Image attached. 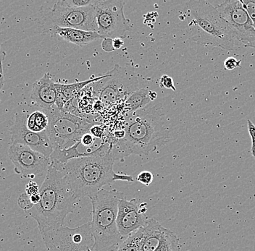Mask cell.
<instances>
[{
  "label": "cell",
  "instance_id": "cell-1",
  "mask_svg": "<svg viewBox=\"0 0 255 251\" xmlns=\"http://www.w3.org/2000/svg\"><path fill=\"white\" fill-rule=\"evenodd\" d=\"M112 143L105 141L98 152L91 157L73 159L66 163L50 162V165L63 172L78 199L97 194L105 185L116 181L133 182V177L119 174L113 170L116 160L112 154Z\"/></svg>",
  "mask_w": 255,
  "mask_h": 251
},
{
  "label": "cell",
  "instance_id": "cell-2",
  "mask_svg": "<svg viewBox=\"0 0 255 251\" xmlns=\"http://www.w3.org/2000/svg\"><path fill=\"white\" fill-rule=\"evenodd\" d=\"M124 130L125 137L116 141L112 147L116 161L130 155H148L165 145L169 138L162 112L155 106L130 112Z\"/></svg>",
  "mask_w": 255,
  "mask_h": 251
},
{
  "label": "cell",
  "instance_id": "cell-3",
  "mask_svg": "<svg viewBox=\"0 0 255 251\" xmlns=\"http://www.w3.org/2000/svg\"><path fill=\"white\" fill-rule=\"evenodd\" d=\"M39 193V202L26 213L37 222L40 233L64 226L65 218L74 211L79 200L63 172L49 165Z\"/></svg>",
  "mask_w": 255,
  "mask_h": 251
},
{
  "label": "cell",
  "instance_id": "cell-4",
  "mask_svg": "<svg viewBox=\"0 0 255 251\" xmlns=\"http://www.w3.org/2000/svg\"><path fill=\"white\" fill-rule=\"evenodd\" d=\"M124 197V193L116 190H101L90 198L93 208L91 225L95 240L92 251H114L125 240L117 226L119 203Z\"/></svg>",
  "mask_w": 255,
  "mask_h": 251
},
{
  "label": "cell",
  "instance_id": "cell-5",
  "mask_svg": "<svg viewBox=\"0 0 255 251\" xmlns=\"http://www.w3.org/2000/svg\"><path fill=\"white\" fill-rule=\"evenodd\" d=\"M189 12L191 16L189 25L198 29L199 44L207 48L234 49L237 40L235 33L211 3L205 0L191 1Z\"/></svg>",
  "mask_w": 255,
  "mask_h": 251
},
{
  "label": "cell",
  "instance_id": "cell-6",
  "mask_svg": "<svg viewBox=\"0 0 255 251\" xmlns=\"http://www.w3.org/2000/svg\"><path fill=\"white\" fill-rule=\"evenodd\" d=\"M49 119L46 132L54 151L68 149L79 142L86 133L96 125L84 117L60 110L55 105L43 109Z\"/></svg>",
  "mask_w": 255,
  "mask_h": 251
},
{
  "label": "cell",
  "instance_id": "cell-7",
  "mask_svg": "<svg viewBox=\"0 0 255 251\" xmlns=\"http://www.w3.org/2000/svg\"><path fill=\"white\" fill-rule=\"evenodd\" d=\"M106 74L105 79L93 84L94 96L105 105H111L122 98H127L138 89V79L127 68L117 64Z\"/></svg>",
  "mask_w": 255,
  "mask_h": 251
},
{
  "label": "cell",
  "instance_id": "cell-8",
  "mask_svg": "<svg viewBox=\"0 0 255 251\" xmlns=\"http://www.w3.org/2000/svg\"><path fill=\"white\" fill-rule=\"evenodd\" d=\"M47 251H92L95 240L91 222L81 226H65L41 233Z\"/></svg>",
  "mask_w": 255,
  "mask_h": 251
},
{
  "label": "cell",
  "instance_id": "cell-9",
  "mask_svg": "<svg viewBox=\"0 0 255 251\" xmlns=\"http://www.w3.org/2000/svg\"><path fill=\"white\" fill-rule=\"evenodd\" d=\"M124 5L123 0H100L96 5L97 33L103 39H121L130 31L131 24L124 15Z\"/></svg>",
  "mask_w": 255,
  "mask_h": 251
},
{
  "label": "cell",
  "instance_id": "cell-10",
  "mask_svg": "<svg viewBox=\"0 0 255 251\" xmlns=\"http://www.w3.org/2000/svg\"><path fill=\"white\" fill-rule=\"evenodd\" d=\"M49 19L53 26L97 32L96 5L74 8L66 5L63 0L58 1L51 9Z\"/></svg>",
  "mask_w": 255,
  "mask_h": 251
},
{
  "label": "cell",
  "instance_id": "cell-11",
  "mask_svg": "<svg viewBox=\"0 0 255 251\" xmlns=\"http://www.w3.org/2000/svg\"><path fill=\"white\" fill-rule=\"evenodd\" d=\"M216 9L235 33L237 40L246 47L255 49V30L253 21L240 0L223 1Z\"/></svg>",
  "mask_w": 255,
  "mask_h": 251
},
{
  "label": "cell",
  "instance_id": "cell-12",
  "mask_svg": "<svg viewBox=\"0 0 255 251\" xmlns=\"http://www.w3.org/2000/svg\"><path fill=\"white\" fill-rule=\"evenodd\" d=\"M16 174L33 179L47 174L50 160L43 154L21 144H11L7 152Z\"/></svg>",
  "mask_w": 255,
  "mask_h": 251
},
{
  "label": "cell",
  "instance_id": "cell-13",
  "mask_svg": "<svg viewBox=\"0 0 255 251\" xmlns=\"http://www.w3.org/2000/svg\"><path fill=\"white\" fill-rule=\"evenodd\" d=\"M27 117L26 114H16L15 122L9 129L12 144L28 146L47 158H50L54 149L47 132L45 130L41 133H34L28 130L26 126Z\"/></svg>",
  "mask_w": 255,
  "mask_h": 251
},
{
  "label": "cell",
  "instance_id": "cell-14",
  "mask_svg": "<svg viewBox=\"0 0 255 251\" xmlns=\"http://www.w3.org/2000/svg\"><path fill=\"white\" fill-rule=\"evenodd\" d=\"M149 219L140 213L136 200L128 201L124 197L119 203L117 226L120 234L126 239L131 233L142 228L147 224Z\"/></svg>",
  "mask_w": 255,
  "mask_h": 251
},
{
  "label": "cell",
  "instance_id": "cell-15",
  "mask_svg": "<svg viewBox=\"0 0 255 251\" xmlns=\"http://www.w3.org/2000/svg\"><path fill=\"white\" fill-rule=\"evenodd\" d=\"M31 98L43 109H50L55 105L57 90L50 73H45L41 79L33 84Z\"/></svg>",
  "mask_w": 255,
  "mask_h": 251
},
{
  "label": "cell",
  "instance_id": "cell-16",
  "mask_svg": "<svg viewBox=\"0 0 255 251\" xmlns=\"http://www.w3.org/2000/svg\"><path fill=\"white\" fill-rule=\"evenodd\" d=\"M105 143L103 138H98L93 146H85L81 144V141H79L69 149L54 151L49 160L50 162L65 164L73 159L91 157L97 153Z\"/></svg>",
  "mask_w": 255,
  "mask_h": 251
},
{
  "label": "cell",
  "instance_id": "cell-17",
  "mask_svg": "<svg viewBox=\"0 0 255 251\" xmlns=\"http://www.w3.org/2000/svg\"><path fill=\"white\" fill-rule=\"evenodd\" d=\"M107 74L102 75L95 79H89V80L82 81V82L74 83L72 84H61L55 83V88L57 90V100H56L55 106L60 110H63L65 106L69 101L75 98V96L81 91L86 85L90 84H94L105 79Z\"/></svg>",
  "mask_w": 255,
  "mask_h": 251
},
{
  "label": "cell",
  "instance_id": "cell-18",
  "mask_svg": "<svg viewBox=\"0 0 255 251\" xmlns=\"http://www.w3.org/2000/svg\"><path fill=\"white\" fill-rule=\"evenodd\" d=\"M52 33L79 47H84L91 42L103 39L98 33L94 31H84L76 28H60L58 26H53Z\"/></svg>",
  "mask_w": 255,
  "mask_h": 251
},
{
  "label": "cell",
  "instance_id": "cell-19",
  "mask_svg": "<svg viewBox=\"0 0 255 251\" xmlns=\"http://www.w3.org/2000/svg\"><path fill=\"white\" fill-rule=\"evenodd\" d=\"M166 228L155 219H149L143 227V238L140 251H156L163 239Z\"/></svg>",
  "mask_w": 255,
  "mask_h": 251
},
{
  "label": "cell",
  "instance_id": "cell-20",
  "mask_svg": "<svg viewBox=\"0 0 255 251\" xmlns=\"http://www.w3.org/2000/svg\"><path fill=\"white\" fill-rule=\"evenodd\" d=\"M150 90L141 88L133 91L126 100V104L130 112H134L148 106L151 100L149 97Z\"/></svg>",
  "mask_w": 255,
  "mask_h": 251
},
{
  "label": "cell",
  "instance_id": "cell-21",
  "mask_svg": "<svg viewBox=\"0 0 255 251\" xmlns=\"http://www.w3.org/2000/svg\"><path fill=\"white\" fill-rule=\"evenodd\" d=\"M49 119L47 114L41 111H36L28 115L26 126L28 129L34 133H41L47 130Z\"/></svg>",
  "mask_w": 255,
  "mask_h": 251
},
{
  "label": "cell",
  "instance_id": "cell-22",
  "mask_svg": "<svg viewBox=\"0 0 255 251\" xmlns=\"http://www.w3.org/2000/svg\"><path fill=\"white\" fill-rule=\"evenodd\" d=\"M143 238V227L131 233L120 245L117 251H140Z\"/></svg>",
  "mask_w": 255,
  "mask_h": 251
},
{
  "label": "cell",
  "instance_id": "cell-23",
  "mask_svg": "<svg viewBox=\"0 0 255 251\" xmlns=\"http://www.w3.org/2000/svg\"><path fill=\"white\" fill-rule=\"evenodd\" d=\"M156 251H181L179 239L177 235L166 229L163 239Z\"/></svg>",
  "mask_w": 255,
  "mask_h": 251
},
{
  "label": "cell",
  "instance_id": "cell-24",
  "mask_svg": "<svg viewBox=\"0 0 255 251\" xmlns=\"http://www.w3.org/2000/svg\"><path fill=\"white\" fill-rule=\"evenodd\" d=\"M68 7L74 8H84L89 6H95L100 2V0H63Z\"/></svg>",
  "mask_w": 255,
  "mask_h": 251
},
{
  "label": "cell",
  "instance_id": "cell-25",
  "mask_svg": "<svg viewBox=\"0 0 255 251\" xmlns=\"http://www.w3.org/2000/svg\"><path fill=\"white\" fill-rule=\"evenodd\" d=\"M240 1L247 12H248L255 30V0H240Z\"/></svg>",
  "mask_w": 255,
  "mask_h": 251
},
{
  "label": "cell",
  "instance_id": "cell-26",
  "mask_svg": "<svg viewBox=\"0 0 255 251\" xmlns=\"http://www.w3.org/2000/svg\"><path fill=\"white\" fill-rule=\"evenodd\" d=\"M17 203L18 206L23 209L24 211H29L30 209L33 207L34 205L32 203L30 197L28 196L26 193H23L19 196L18 199H17Z\"/></svg>",
  "mask_w": 255,
  "mask_h": 251
},
{
  "label": "cell",
  "instance_id": "cell-27",
  "mask_svg": "<svg viewBox=\"0 0 255 251\" xmlns=\"http://www.w3.org/2000/svg\"><path fill=\"white\" fill-rule=\"evenodd\" d=\"M154 176L152 173L149 171H143L140 172L137 176L136 179L138 182H141L146 186H149L152 182Z\"/></svg>",
  "mask_w": 255,
  "mask_h": 251
},
{
  "label": "cell",
  "instance_id": "cell-28",
  "mask_svg": "<svg viewBox=\"0 0 255 251\" xmlns=\"http://www.w3.org/2000/svg\"><path fill=\"white\" fill-rule=\"evenodd\" d=\"M159 85H160L161 88H168V89H172L174 91L176 90V88H175L173 79L170 76H167V75H164L160 78Z\"/></svg>",
  "mask_w": 255,
  "mask_h": 251
},
{
  "label": "cell",
  "instance_id": "cell-29",
  "mask_svg": "<svg viewBox=\"0 0 255 251\" xmlns=\"http://www.w3.org/2000/svg\"><path fill=\"white\" fill-rule=\"evenodd\" d=\"M242 60H237L235 57H229L224 61V68L227 71H232L241 66Z\"/></svg>",
  "mask_w": 255,
  "mask_h": 251
},
{
  "label": "cell",
  "instance_id": "cell-30",
  "mask_svg": "<svg viewBox=\"0 0 255 251\" xmlns=\"http://www.w3.org/2000/svg\"><path fill=\"white\" fill-rule=\"evenodd\" d=\"M247 125H248L249 133L252 138L251 153L255 159V125L250 119L247 120Z\"/></svg>",
  "mask_w": 255,
  "mask_h": 251
},
{
  "label": "cell",
  "instance_id": "cell-31",
  "mask_svg": "<svg viewBox=\"0 0 255 251\" xmlns=\"http://www.w3.org/2000/svg\"><path fill=\"white\" fill-rule=\"evenodd\" d=\"M97 139H98V138L94 137L90 133H89L84 135L80 141H81V144H82L83 145L85 146H92L95 144Z\"/></svg>",
  "mask_w": 255,
  "mask_h": 251
},
{
  "label": "cell",
  "instance_id": "cell-32",
  "mask_svg": "<svg viewBox=\"0 0 255 251\" xmlns=\"http://www.w3.org/2000/svg\"><path fill=\"white\" fill-rule=\"evenodd\" d=\"M25 191H26L25 192V193H26L28 196H31V195L39 193V188L36 182H33V181H30V182H28V185H26Z\"/></svg>",
  "mask_w": 255,
  "mask_h": 251
},
{
  "label": "cell",
  "instance_id": "cell-33",
  "mask_svg": "<svg viewBox=\"0 0 255 251\" xmlns=\"http://www.w3.org/2000/svg\"><path fill=\"white\" fill-rule=\"evenodd\" d=\"M6 53L0 51V90L2 88L4 84V73H3L2 63L5 58Z\"/></svg>",
  "mask_w": 255,
  "mask_h": 251
},
{
  "label": "cell",
  "instance_id": "cell-34",
  "mask_svg": "<svg viewBox=\"0 0 255 251\" xmlns=\"http://www.w3.org/2000/svg\"><path fill=\"white\" fill-rule=\"evenodd\" d=\"M102 48L106 52H113L115 50L114 47H113V39H109V38L103 39Z\"/></svg>",
  "mask_w": 255,
  "mask_h": 251
},
{
  "label": "cell",
  "instance_id": "cell-35",
  "mask_svg": "<svg viewBox=\"0 0 255 251\" xmlns=\"http://www.w3.org/2000/svg\"><path fill=\"white\" fill-rule=\"evenodd\" d=\"M90 133L95 138H103L104 129L99 125H95L90 130Z\"/></svg>",
  "mask_w": 255,
  "mask_h": 251
},
{
  "label": "cell",
  "instance_id": "cell-36",
  "mask_svg": "<svg viewBox=\"0 0 255 251\" xmlns=\"http://www.w3.org/2000/svg\"><path fill=\"white\" fill-rule=\"evenodd\" d=\"M124 44V41L121 38H116V39H113V47H114L115 50L121 49Z\"/></svg>",
  "mask_w": 255,
  "mask_h": 251
},
{
  "label": "cell",
  "instance_id": "cell-37",
  "mask_svg": "<svg viewBox=\"0 0 255 251\" xmlns=\"http://www.w3.org/2000/svg\"><path fill=\"white\" fill-rule=\"evenodd\" d=\"M138 209L141 214H146L147 211V204L146 203H141V204L138 205Z\"/></svg>",
  "mask_w": 255,
  "mask_h": 251
},
{
  "label": "cell",
  "instance_id": "cell-38",
  "mask_svg": "<svg viewBox=\"0 0 255 251\" xmlns=\"http://www.w3.org/2000/svg\"><path fill=\"white\" fill-rule=\"evenodd\" d=\"M157 94L156 92L150 91V93H149V97H150L151 101L155 99V98H157Z\"/></svg>",
  "mask_w": 255,
  "mask_h": 251
}]
</instances>
